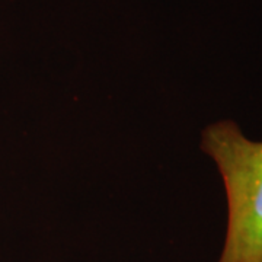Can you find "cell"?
<instances>
[{
    "label": "cell",
    "mask_w": 262,
    "mask_h": 262,
    "mask_svg": "<svg viewBox=\"0 0 262 262\" xmlns=\"http://www.w3.org/2000/svg\"><path fill=\"white\" fill-rule=\"evenodd\" d=\"M201 147L219 166L227 195V232L219 262H262V141L232 121L203 131Z\"/></svg>",
    "instance_id": "cell-1"
}]
</instances>
